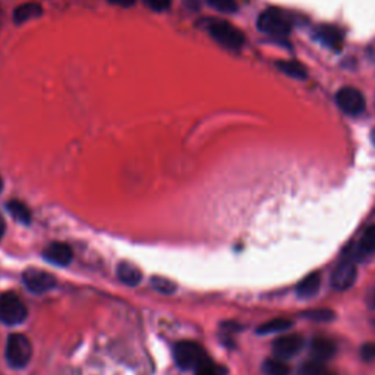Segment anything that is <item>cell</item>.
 <instances>
[{
  "label": "cell",
  "mask_w": 375,
  "mask_h": 375,
  "mask_svg": "<svg viewBox=\"0 0 375 375\" xmlns=\"http://www.w3.org/2000/svg\"><path fill=\"white\" fill-rule=\"evenodd\" d=\"M173 358H175L176 365L185 371H197L208 360L203 346L192 340H183L176 343L175 349H173Z\"/></svg>",
  "instance_id": "6da1fadb"
},
{
  "label": "cell",
  "mask_w": 375,
  "mask_h": 375,
  "mask_svg": "<svg viewBox=\"0 0 375 375\" xmlns=\"http://www.w3.org/2000/svg\"><path fill=\"white\" fill-rule=\"evenodd\" d=\"M5 356L12 368H25L33 356V346L24 335L13 333L8 337Z\"/></svg>",
  "instance_id": "7a4b0ae2"
},
{
  "label": "cell",
  "mask_w": 375,
  "mask_h": 375,
  "mask_svg": "<svg viewBox=\"0 0 375 375\" xmlns=\"http://www.w3.org/2000/svg\"><path fill=\"white\" fill-rule=\"evenodd\" d=\"M28 316L24 302L12 292L0 295V321L6 326L22 324Z\"/></svg>",
  "instance_id": "3957f363"
},
{
  "label": "cell",
  "mask_w": 375,
  "mask_h": 375,
  "mask_svg": "<svg viewBox=\"0 0 375 375\" xmlns=\"http://www.w3.org/2000/svg\"><path fill=\"white\" fill-rule=\"evenodd\" d=\"M208 33L219 45L227 49H240L245 43L243 34L226 21H211L208 24Z\"/></svg>",
  "instance_id": "277c9868"
},
{
  "label": "cell",
  "mask_w": 375,
  "mask_h": 375,
  "mask_svg": "<svg viewBox=\"0 0 375 375\" xmlns=\"http://www.w3.org/2000/svg\"><path fill=\"white\" fill-rule=\"evenodd\" d=\"M257 25L259 31H263L264 34L271 37H286L292 30L289 20H287L282 12L274 9L264 10L261 15H259Z\"/></svg>",
  "instance_id": "5b68a950"
},
{
  "label": "cell",
  "mask_w": 375,
  "mask_h": 375,
  "mask_svg": "<svg viewBox=\"0 0 375 375\" xmlns=\"http://www.w3.org/2000/svg\"><path fill=\"white\" fill-rule=\"evenodd\" d=\"M336 103L339 109L349 116H358L365 110V97L353 86H343L336 94Z\"/></svg>",
  "instance_id": "8992f818"
},
{
  "label": "cell",
  "mask_w": 375,
  "mask_h": 375,
  "mask_svg": "<svg viewBox=\"0 0 375 375\" xmlns=\"http://www.w3.org/2000/svg\"><path fill=\"white\" fill-rule=\"evenodd\" d=\"M24 283L26 289L33 293H46L56 286V279L50 273L38 268H30L24 273Z\"/></svg>",
  "instance_id": "52a82bcc"
},
{
  "label": "cell",
  "mask_w": 375,
  "mask_h": 375,
  "mask_svg": "<svg viewBox=\"0 0 375 375\" xmlns=\"http://www.w3.org/2000/svg\"><path fill=\"white\" fill-rule=\"evenodd\" d=\"M358 270L353 261L351 259H344L342 261L331 274V284L336 291H348L356 282Z\"/></svg>",
  "instance_id": "ba28073f"
},
{
  "label": "cell",
  "mask_w": 375,
  "mask_h": 375,
  "mask_svg": "<svg viewBox=\"0 0 375 375\" xmlns=\"http://www.w3.org/2000/svg\"><path fill=\"white\" fill-rule=\"evenodd\" d=\"M302 348H304V339L298 335H287L273 343V353L276 358L284 360L296 356Z\"/></svg>",
  "instance_id": "9c48e42d"
},
{
  "label": "cell",
  "mask_w": 375,
  "mask_h": 375,
  "mask_svg": "<svg viewBox=\"0 0 375 375\" xmlns=\"http://www.w3.org/2000/svg\"><path fill=\"white\" fill-rule=\"evenodd\" d=\"M314 38L328 49H335V50L342 49L343 36L339 28L333 25H320L319 28H315Z\"/></svg>",
  "instance_id": "30bf717a"
},
{
  "label": "cell",
  "mask_w": 375,
  "mask_h": 375,
  "mask_svg": "<svg viewBox=\"0 0 375 375\" xmlns=\"http://www.w3.org/2000/svg\"><path fill=\"white\" fill-rule=\"evenodd\" d=\"M45 258L47 259L49 263L56 264V266H68L72 261V250L68 247L66 243L62 242H53L50 243L49 247L43 252Z\"/></svg>",
  "instance_id": "8fae6325"
},
{
  "label": "cell",
  "mask_w": 375,
  "mask_h": 375,
  "mask_svg": "<svg viewBox=\"0 0 375 375\" xmlns=\"http://www.w3.org/2000/svg\"><path fill=\"white\" fill-rule=\"evenodd\" d=\"M311 356L319 360V362H324V360L327 359H331L335 355H336V344L335 342H331L330 339H326V337H316L311 342Z\"/></svg>",
  "instance_id": "7c38bea8"
},
{
  "label": "cell",
  "mask_w": 375,
  "mask_h": 375,
  "mask_svg": "<svg viewBox=\"0 0 375 375\" xmlns=\"http://www.w3.org/2000/svg\"><path fill=\"white\" fill-rule=\"evenodd\" d=\"M321 276L320 273H312L296 286V295L302 299H309L320 292Z\"/></svg>",
  "instance_id": "4fadbf2b"
},
{
  "label": "cell",
  "mask_w": 375,
  "mask_h": 375,
  "mask_svg": "<svg viewBox=\"0 0 375 375\" xmlns=\"http://www.w3.org/2000/svg\"><path fill=\"white\" fill-rule=\"evenodd\" d=\"M43 15V8L37 3H24L13 10V21L15 24H24L26 21L36 20Z\"/></svg>",
  "instance_id": "5bb4252c"
},
{
  "label": "cell",
  "mask_w": 375,
  "mask_h": 375,
  "mask_svg": "<svg viewBox=\"0 0 375 375\" xmlns=\"http://www.w3.org/2000/svg\"><path fill=\"white\" fill-rule=\"evenodd\" d=\"M118 277L128 286H137L142 279V274L137 266L131 263H121L118 267Z\"/></svg>",
  "instance_id": "9a60e30c"
},
{
  "label": "cell",
  "mask_w": 375,
  "mask_h": 375,
  "mask_svg": "<svg viewBox=\"0 0 375 375\" xmlns=\"http://www.w3.org/2000/svg\"><path fill=\"white\" fill-rule=\"evenodd\" d=\"M292 327V321L286 319H276L264 323L263 326H259L257 328V333L266 336V335H273V333H280V331H286Z\"/></svg>",
  "instance_id": "2e32d148"
},
{
  "label": "cell",
  "mask_w": 375,
  "mask_h": 375,
  "mask_svg": "<svg viewBox=\"0 0 375 375\" xmlns=\"http://www.w3.org/2000/svg\"><path fill=\"white\" fill-rule=\"evenodd\" d=\"M8 211L17 222L22 224L31 223V211L28 210V207L24 203H21V201H9Z\"/></svg>",
  "instance_id": "e0dca14e"
},
{
  "label": "cell",
  "mask_w": 375,
  "mask_h": 375,
  "mask_svg": "<svg viewBox=\"0 0 375 375\" xmlns=\"http://www.w3.org/2000/svg\"><path fill=\"white\" fill-rule=\"evenodd\" d=\"M356 245H358L360 254H362V257L375 252V224L369 226L365 230L362 238H360L359 243H356Z\"/></svg>",
  "instance_id": "ac0fdd59"
},
{
  "label": "cell",
  "mask_w": 375,
  "mask_h": 375,
  "mask_svg": "<svg viewBox=\"0 0 375 375\" xmlns=\"http://www.w3.org/2000/svg\"><path fill=\"white\" fill-rule=\"evenodd\" d=\"M263 372L264 375H289L291 369L287 367L283 359H267L263 364Z\"/></svg>",
  "instance_id": "d6986e66"
},
{
  "label": "cell",
  "mask_w": 375,
  "mask_h": 375,
  "mask_svg": "<svg viewBox=\"0 0 375 375\" xmlns=\"http://www.w3.org/2000/svg\"><path fill=\"white\" fill-rule=\"evenodd\" d=\"M277 68L280 69V72H283V74L289 75L295 79H304L307 78V69L302 66L300 63L298 62H279L277 63Z\"/></svg>",
  "instance_id": "ffe728a7"
},
{
  "label": "cell",
  "mask_w": 375,
  "mask_h": 375,
  "mask_svg": "<svg viewBox=\"0 0 375 375\" xmlns=\"http://www.w3.org/2000/svg\"><path fill=\"white\" fill-rule=\"evenodd\" d=\"M207 3L213 9L223 13H234L238 10L236 0H207Z\"/></svg>",
  "instance_id": "44dd1931"
},
{
  "label": "cell",
  "mask_w": 375,
  "mask_h": 375,
  "mask_svg": "<svg viewBox=\"0 0 375 375\" xmlns=\"http://www.w3.org/2000/svg\"><path fill=\"white\" fill-rule=\"evenodd\" d=\"M226 374H227V369L224 367L211 362L210 359L201 365L195 372V375H226Z\"/></svg>",
  "instance_id": "7402d4cb"
},
{
  "label": "cell",
  "mask_w": 375,
  "mask_h": 375,
  "mask_svg": "<svg viewBox=\"0 0 375 375\" xmlns=\"http://www.w3.org/2000/svg\"><path fill=\"white\" fill-rule=\"evenodd\" d=\"M300 375H333L326 371L324 365L319 360H312V362H307L305 365L300 367Z\"/></svg>",
  "instance_id": "603a6c76"
},
{
  "label": "cell",
  "mask_w": 375,
  "mask_h": 375,
  "mask_svg": "<svg viewBox=\"0 0 375 375\" xmlns=\"http://www.w3.org/2000/svg\"><path fill=\"white\" fill-rule=\"evenodd\" d=\"M304 316L305 319L316 321V323H326V321L333 320L335 314H333V311H330V309H314V311L304 314Z\"/></svg>",
  "instance_id": "cb8c5ba5"
},
{
  "label": "cell",
  "mask_w": 375,
  "mask_h": 375,
  "mask_svg": "<svg viewBox=\"0 0 375 375\" xmlns=\"http://www.w3.org/2000/svg\"><path fill=\"white\" fill-rule=\"evenodd\" d=\"M153 286H154L155 291L163 292V293H171L173 291H175V284H173L167 279H163V277L153 279Z\"/></svg>",
  "instance_id": "d4e9b609"
},
{
  "label": "cell",
  "mask_w": 375,
  "mask_h": 375,
  "mask_svg": "<svg viewBox=\"0 0 375 375\" xmlns=\"http://www.w3.org/2000/svg\"><path fill=\"white\" fill-rule=\"evenodd\" d=\"M144 3L154 12H164L170 8L171 0H144Z\"/></svg>",
  "instance_id": "484cf974"
},
{
  "label": "cell",
  "mask_w": 375,
  "mask_h": 375,
  "mask_svg": "<svg viewBox=\"0 0 375 375\" xmlns=\"http://www.w3.org/2000/svg\"><path fill=\"white\" fill-rule=\"evenodd\" d=\"M362 359L364 360H374L375 359V343L364 344V348H362Z\"/></svg>",
  "instance_id": "4316f807"
},
{
  "label": "cell",
  "mask_w": 375,
  "mask_h": 375,
  "mask_svg": "<svg viewBox=\"0 0 375 375\" xmlns=\"http://www.w3.org/2000/svg\"><path fill=\"white\" fill-rule=\"evenodd\" d=\"M112 5L122 6V8H131L137 3V0H109Z\"/></svg>",
  "instance_id": "83f0119b"
},
{
  "label": "cell",
  "mask_w": 375,
  "mask_h": 375,
  "mask_svg": "<svg viewBox=\"0 0 375 375\" xmlns=\"http://www.w3.org/2000/svg\"><path fill=\"white\" fill-rule=\"evenodd\" d=\"M368 302H369V307L372 309H375V286L372 287V291H371V293L368 296Z\"/></svg>",
  "instance_id": "f1b7e54d"
},
{
  "label": "cell",
  "mask_w": 375,
  "mask_h": 375,
  "mask_svg": "<svg viewBox=\"0 0 375 375\" xmlns=\"http://www.w3.org/2000/svg\"><path fill=\"white\" fill-rule=\"evenodd\" d=\"M3 235H5V222L2 217H0V240H2Z\"/></svg>",
  "instance_id": "f546056e"
},
{
  "label": "cell",
  "mask_w": 375,
  "mask_h": 375,
  "mask_svg": "<svg viewBox=\"0 0 375 375\" xmlns=\"http://www.w3.org/2000/svg\"><path fill=\"white\" fill-rule=\"evenodd\" d=\"M371 141H372V144L375 146V128L371 131Z\"/></svg>",
  "instance_id": "4dcf8cb0"
},
{
  "label": "cell",
  "mask_w": 375,
  "mask_h": 375,
  "mask_svg": "<svg viewBox=\"0 0 375 375\" xmlns=\"http://www.w3.org/2000/svg\"><path fill=\"white\" fill-rule=\"evenodd\" d=\"M3 190V181H2V176H0V192H2Z\"/></svg>",
  "instance_id": "1f68e13d"
}]
</instances>
